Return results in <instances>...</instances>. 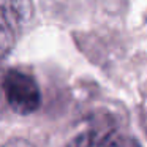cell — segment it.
<instances>
[{"mask_svg": "<svg viewBox=\"0 0 147 147\" xmlns=\"http://www.w3.org/2000/svg\"><path fill=\"white\" fill-rule=\"evenodd\" d=\"M3 92L8 105L18 114H32L41 105V93L35 79L24 71H8L3 79Z\"/></svg>", "mask_w": 147, "mask_h": 147, "instance_id": "1", "label": "cell"}, {"mask_svg": "<svg viewBox=\"0 0 147 147\" xmlns=\"http://www.w3.org/2000/svg\"><path fill=\"white\" fill-rule=\"evenodd\" d=\"M3 10L13 29L18 30L22 24H26L32 18L33 5L32 0H7V2H3Z\"/></svg>", "mask_w": 147, "mask_h": 147, "instance_id": "2", "label": "cell"}, {"mask_svg": "<svg viewBox=\"0 0 147 147\" xmlns=\"http://www.w3.org/2000/svg\"><path fill=\"white\" fill-rule=\"evenodd\" d=\"M67 147H119L114 134L101 136L96 131H84L70 141Z\"/></svg>", "mask_w": 147, "mask_h": 147, "instance_id": "3", "label": "cell"}, {"mask_svg": "<svg viewBox=\"0 0 147 147\" xmlns=\"http://www.w3.org/2000/svg\"><path fill=\"white\" fill-rule=\"evenodd\" d=\"M14 43V29L7 19L3 3H0V59L10 52Z\"/></svg>", "mask_w": 147, "mask_h": 147, "instance_id": "4", "label": "cell"}, {"mask_svg": "<svg viewBox=\"0 0 147 147\" xmlns=\"http://www.w3.org/2000/svg\"><path fill=\"white\" fill-rule=\"evenodd\" d=\"M2 147H33V144L26 139H11L7 144H3Z\"/></svg>", "mask_w": 147, "mask_h": 147, "instance_id": "5", "label": "cell"}]
</instances>
